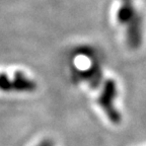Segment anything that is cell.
Returning a JSON list of instances; mask_svg holds the SVG:
<instances>
[{
    "label": "cell",
    "mask_w": 146,
    "mask_h": 146,
    "mask_svg": "<svg viewBox=\"0 0 146 146\" xmlns=\"http://www.w3.org/2000/svg\"><path fill=\"white\" fill-rule=\"evenodd\" d=\"M117 21L126 29V42L132 49L142 43V18L132 0H121L116 13Z\"/></svg>",
    "instance_id": "6da1fadb"
},
{
    "label": "cell",
    "mask_w": 146,
    "mask_h": 146,
    "mask_svg": "<svg viewBox=\"0 0 146 146\" xmlns=\"http://www.w3.org/2000/svg\"><path fill=\"white\" fill-rule=\"evenodd\" d=\"M117 85L115 80L108 79L102 92L98 98V105L113 124H119L121 121V115L116 108Z\"/></svg>",
    "instance_id": "7a4b0ae2"
},
{
    "label": "cell",
    "mask_w": 146,
    "mask_h": 146,
    "mask_svg": "<svg viewBox=\"0 0 146 146\" xmlns=\"http://www.w3.org/2000/svg\"><path fill=\"white\" fill-rule=\"evenodd\" d=\"M0 89L3 91H16V72L12 78H9L6 74H0Z\"/></svg>",
    "instance_id": "3957f363"
},
{
    "label": "cell",
    "mask_w": 146,
    "mask_h": 146,
    "mask_svg": "<svg viewBox=\"0 0 146 146\" xmlns=\"http://www.w3.org/2000/svg\"><path fill=\"white\" fill-rule=\"evenodd\" d=\"M38 146H54V143H53V141H51V140H45V141H43L42 143H40Z\"/></svg>",
    "instance_id": "277c9868"
}]
</instances>
